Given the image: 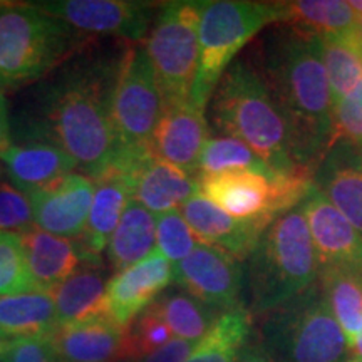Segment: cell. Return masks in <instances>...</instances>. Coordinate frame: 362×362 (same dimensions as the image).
Wrapping results in <instances>:
<instances>
[{
    "mask_svg": "<svg viewBox=\"0 0 362 362\" xmlns=\"http://www.w3.org/2000/svg\"><path fill=\"white\" fill-rule=\"evenodd\" d=\"M274 99L287 129L293 165L315 175L330 148L332 96L319 35L292 25L267 33L248 62Z\"/></svg>",
    "mask_w": 362,
    "mask_h": 362,
    "instance_id": "obj_1",
    "label": "cell"
},
{
    "mask_svg": "<svg viewBox=\"0 0 362 362\" xmlns=\"http://www.w3.org/2000/svg\"><path fill=\"white\" fill-rule=\"evenodd\" d=\"M119 61L103 57L74 59L62 67L39 96V121L25 138L57 144L81 175L98 180L119 155L111 116Z\"/></svg>",
    "mask_w": 362,
    "mask_h": 362,
    "instance_id": "obj_2",
    "label": "cell"
},
{
    "mask_svg": "<svg viewBox=\"0 0 362 362\" xmlns=\"http://www.w3.org/2000/svg\"><path fill=\"white\" fill-rule=\"evenodd\" d=\"M211 119L218 133L245 143L275 173L298 170L288 151L282 116L248 61H233L221 76L211 103Z\"/></svg>",
    "mask_w": 362,
    "mask_h": 362,
    "instance_id": "obj_3",
    "label": "cell"
},
{
    "mask_svg": "<svg viewBox=\"0 0 362 362\" xmlns=\"http://www.w3.org/2000/svg\"><path fill=\"white\" fill-rule=\"evenodd\" d=\"M247 262L255 315L277 309L314 285L319 279V262L302 208L272 221Z\"/></svg>",
    "mask_w": 362,
    "mask_h": 362,
    "instance_id": "obj_4",
    "label": "cell"
},
{
    "mask_svg": "<svg viewBox=\"0 0 362 362\" xmlns=\"http://www.w3.org/2000/svg\"><path fill=\"white\" fill-rule=\"evenodd\" d=\"M88 40L37 4L0 2V90L44 78Z\"/></svg>",
    "mask_w": 362,
    "mask_h": 362,
    "instance_id": "obj_5",
    "label": "cell"
},
{
    "mask_svg": "<svg viewBox=\"0 0 362 362\" xmlns=\"http://www.w3.org/2000/svg\"><path fill=\"white\" fill-rule=\"evenodd\" d=\"M259 346L274 362H347L351 354L317 282L264 314Z\"/></svg>",
    "mask_w": 362,
    "mask_h": 362,
    "instance_id": "obj_6",
    "label": "cell"
},
{
    "mask_svg": "<svg viewBox=\"0 0 362 362\" xmlns=\"http://www.w3.org/2000/svg\"><path fill=\"white\" fill-rule=\"evenodd\" d=\"M284 4L215 0L203 4L198 27V69L189 103L205 111L221 76L237 54L264 27L284 22Z\"/></svg>",
    "mask_w": 362,
    "mask_h": 362,
    "instance_id": "obj_7",
    "label": "cell"
},
{
    "mask_svg": "<svg viewBox=\"0 0 362 362\" xmlns=\"http://www.w3.org/2000/svg\"><path fill=\"white\" fill-rule=\"evenodd\" d=\"M205 2H168L144 44L166 107L189 103L198 69V27Z\"/></svg>",
    "mask_w": 362,
    "mask_h": 362,
    "instance_id": "obj_8",
    "label": "cell"
},
{
    "mask_svg": "<svg viewBox=\"0 0 362 362\" xmlns=\"http://www.w3.org/2000/svg\"><path fill=\"white\" fill-rule=\"evenodd\" d=\"M163 112L165 103L146 47L136 45L121 57L112 90L111 116L119 155L151 153Z\"/></svg>",
    "mask_w": 362,
    "mask_h": 362,
    "instance_id": "obj_9",
    "label": "cell"
},
{
    "mask_svg": "<svg viewBox=\"0 0 362 362\" xmlns=\"http://www.w3.org/2000/svg\"><path fill=\"white\" fill-rule=\"evenodd\" d=\"M84 35L98 34L139 42L146 35L156 4L136 0H52L35 2Z\"/></svg>",
    "mask_w": 362,
    "mask_h": 362,
    "instance_id": "obj_10",
    "label": "cell"
},
{
    "mask_svg": "<svg viewBox=\"0 0 362 362\" xmlns=\"http://www.w3.org/2000/svg\"><path fill=\"white\" fill-rule=\"evenodd\" d=\"M173 282L218 312L243 305L242 262L206 243L200 242L187 259L173 265Z\"/></svg>",
    "mask_w": 362,
    "mask_h": 362,
    "instance_id": "obj_11",
    "label": "cell"
},
{
    "mask_svg": "<svg viewBox=\"0 0 362 362\" xmlns=\"http://www.w3.org/2000/svg\"><path fill=\"white\" fill-rule=\"evenodd\" d=\"M314 242L319 267L332 265L362 277V235L315 185L300 203Z\"/></svg>",
    "mask_w": 362,
    "mask_h": 362,
    "instance_id": "obj_12",
    "label": "cell"
},
{
    "mask_svg": "<svg viewBox=\"0 0 362 362\" xmlns=\"http://www.w3.org/2000/svg\"><path fill=\"white\" fill-rule=\"evenodd\" d=\"M94 181L81 173H69L56 183L27 194L34 225L62 238L83 235L93 203Z\"/></svg>",
    "mask_w": 362,
    "mask_h": 362,
    "instance_id": "obj_13",
    "label": "cell"
},
{
    "mask_svg": "<svg viewBox=\"0 0 362 362\" xmlns=\"http://www.w3.org/2000/svg\"><path fill=\"white\" fill-rule=\"evenodd\" d=\"M274 176L259 171H228L198 176L200 194L225 214L238 220H262L270 225L279 218L275 210Z\"/></svg>",
    "mask_w": 362,
    "mask_h": 362,
    "instance_id": "obj_14",
    "label": "cell"
},
{
    "mask_svg": "<svg viewBox=\"0 0 362 362\" xmlns=\"http://www.w3.org/2000/svg\"><path fill=\"white\" fill-rule=\"evenodd\" d=\"M173 280V265L161 252H151L146 259L119 272L107 282L110 317L121 327L153 304Z\"/></svg>",
    "mask_w": 362,
    "mask_h": 362,
    "instance_id": "obj_15",
    "label": "cell"
},
{
    "mask_svg": "<svg viewBox=\"0 0 362 362\" xmlns=\"http://www.w3.org/2000/svg\"><path fill=\"white\" fill-rule=\"evenodd\" d=\"M210 139L205 111L192 103L166 107L153 134L151 153L198 180V163L203 148Z\"/></svg>",
    "mask_w": 362,
    "mask_h": 362,
    "instance_id": "obj_16",
    "label": "cell"
},
{
    "mask_svg": "<svg viewBox=\"0 0 362 362\" xmlns=\"http://www.w3.org/2000/svg\"><path fill=\"white\" fill-rule=\"evenodd\" d=\"M180 211L202 243L223 250L240 262L248 259L269 226L262 220L233 218L200 193L183 203Z\"/></svg>",
    "mask_w": 362,
    "mask_h": 362,
    "instance_id": "obj_17",
    "label": "cell"
},
{
    "mask_svg": "<svg viewBox=\"0 0 362 362\" xmlns=\"http://www.w3.org/2000/svg\"><path fill=\"white\" fill-rule=\"evenodd\" d=\"M119 170L128 176L133 200L156 216L180 210L183 203L200 193L197 178L153 155Z\"/></svg>",
    "mask_w": 362,
    "mask_h": 362,
    "instance_id": "obj_18",
    "label": "cell"
},
{
    "mask_svg": "<svg viewBox=\"0 0 362 362\" xmlns=\"http://www.w3.org/2000/svg\"><path fill=\"white\" fill-rule=\"evenodd\" d=\"M74 168V161L57 144L39 138L11 143L0 155V171L24 194L56 183Z\"/></svg>",
    "mask_w": 362,
    "mask_h": 362,
    "instance_id": "obj_19",
    "label": "cell"
},
{
    "mask_svg": "<svg viewBox=\"0 0 362 362\" xmlns=\"http://www.w3.org/2000/svg\"><path fill=\"white\" fill-rule=\"evenodd\" d=\"M314 185L362 235V148L332 144L315 171Z\"/></svg>",
    "mask_w": 362,
    "mask_h": 362,
    "instance_id": "obj_20",
    "label": "cell"
},
{
    "mask_svg": "<svg viewBox=\"0 0 362 362\" xmlns=\"http://www.w3.org/2000/svg\"><path fill=\"white\" fill-rule=\"evenodd\" d=\"M133 200L128 176L116 166H111L94 180L93 203L88 223L78 245L84 262H99V255L107 248L128 203Z\"/></svg>",
    "mask_w": 362,
    "mask_h": 362,
    "instance_id": "obj_21",
    "label": "cell"
},
{
    "mask_svg": "<svg viewBox=\"0 0 362 362\" xmlns=\"http://www.w3.org/2000/svg\"><path fill=\"white\" fill-rule=\"evenodd\" d=\"M124 329L111 317L57 325L51 342L59 362H117L123 356Z\"/></svg>",
    "mask_w": 362,
    "mask_h": 362,
    "instance_id": "obj_22",
    "label": "cell"
},
{
    "mask_svg": "<svg viewBox=\"0 0 362 362\" xmlns=\"http://www.w3.org/2000/svg\"><path fill=\"white\" fill-rule=\"evenodd\" d=\"M21 237L27 270L37 292L51 293L83 265L81 248L69 238L42 232L37 226Z\"/></svg>",
    "mask_w": 362,
    "mask_h": 362,
    "instance_id": "obj_23",
    "label": "cell"
},
{
    "mask_svg": "<svg viewBox=\"0 0 362 362\" xmlns=\"http://www.w3.org/2000/svg\"><path fill=\"white\" fill-rule=\"evenodd\" d=\"M51 293L56 305L57 325L110 317L107 282L99 262H83V267Z\"/></svg>",
    "mask_w": 362,
    "mask_h": 362,
    "instance_id": "obj_24",
    "label": "cell"
},
{
    "mask_svg": "<svg viewBox=\"0 0 362 362\" xmlns=\"http://www.w3.org/2000/svg\"><path fill=\"white\" fill-rule=\"evenodd\" d=\"M56 327L52 293L27 292L0 297V342L44 336Z\"/></svg>",
    "mask_w": 362,
    "mask_h": 362,
    "instance_id": "obj_25",
    "label": "cell"
},
{
    "mask_svg": "<svg viewBox=\"0 0 362 362\" xmlns=\"http://www.w3.org/2000/svg\"><path fill=\"white\" fill-rule=\"evenodd\" d=\"M156 245V216L138 202L126 206L115 233L107 243V260L116 274L146 259Z\"/></svg>",
    "mask_w": 362,
    "mask_h": 362,
    "instance_id": "obj_26",
    "label": "cell"
},
{
    "mask_svg": "<svg viewBox=\"0 0 362 362\" xmlns=\"http://www.w3.org/2000/svg\"><path fill=\"white\" fill-rule=\"evenodd\" d=\"M319 39L334 106L362 83V29Z\"/></svg>",
    "mask_w": 362,
    "mask_h": 362,
    "instance_id": "obj_27",
    "label": "cell"
},
{
    "mask_svg": "<svg viewBox=\"0 0 362 362\" xmlns=\"http://www.w3.org/2000/svg\"><path fill=\"white\" fill-rule=\"evenodd\" d=\"M319 285L341 325L347 347L362 330V277L341 267H319Z\"/></svg>",
    "mask_w": 362,
    "mask_h": 362,
    "instance_id": "obj_28",
    "label": "cell"
},
{
    "mask_svg": "<svg viewBox=\"0 0 362 362\" xmlns=\"http://www.w3.org/2000/svg\"><path fill=\"white\" fill-rule=\"evenodd\" d=\"M250 332L252 314L245 307L238 305L221 312L185 362H237Z\"/></svg>",
    "mask_w": 362,
    "mask_h": 362,
    "instance_id": "obj_29",
    "label": "cell"
},
{
    "mask_svg": "<svg viewBox=\"0 0 362 362\" xmlns=\"http://www.w3.org/2000/svg\"><path fill=\"white\" fill-rule=\"evenodd\" d=\"M284 24L315 35L341 34L362 29L361 16L352 8L351 2L298 0V2H284Z\"/></svg>",
    "mask_w": 362,
    "mask_h": 362,
    "instance_id": "obj_30",
    "label": "cell"
},
{
    "mask_svg": "<svg viewBox=\"0 0 362 362\" xmlns=\"http://www.w3.org/2000/svg\"><path fill=\"white\" fill-rule=\"evenodd\" d=\"M158 314L175 337L198 344L206 336L221 312L185 291L166 292L153 302Z\"/></svg>",
    "mask_w": 362,
    "mask_h": 362,
    "instance_id": "obj_31",
    "label": "cell"
},
{
    "mask_svg": "<svg viewBox=\"0 0 362 362\" xmlns=\"http://www.w3.org/2000/svg\"><path fill=\"white\" fill-rule=\"evenodd\" d=\"M243 170L259 171V173L272 171L245 143L230 136L208 139L202 151L200 163H198V176Z\"/></svg>",
    "mask_w": 362,
    "mask_h": 362,
    "instance_id": "obj_32",
    "label": "cell"
},
{
    "mask_svg": "<svg viewBox=\"0 0 362 362\" xmlns=\"http://www.w3.org/2000/svg\"><path fill=\"white\" fill-rule=\"evenodd\" d=\"M173 339V334L161 319L153 304L134 317L124 329L123 356L121 359L136 362L165 346Z\"/></svg>",
    "mask_w": 362,
    "mask_h": 362,
    "instance_id": "obj_33",
    "label": "cell"
},
{
    "mask_svg": "<svg viewBox=\"0 0 362 362\" xmlns=\"http://www.w3.org/2000/svg\"><path fill=\"white\" fill-rule=\"evenodd\" d=\"M37 292L27 270L19 233L0 232V297Z\"/></svg>",
    "mask_w": 362,
    "mask_h": 362,
    "instance_id": "obj_34",
    "label": "cell"
},
{
    "mask_svg": "<svg viewBox=\"0 0 362 362\" xmlns=\"http://www.w3.org/2000/svg\"><path fill=\"white\" fill-rule=\"evenodd\" d=\"M198 243L200 240L192 232L180 210L156 216V250L161 252L171 265L187 259Z\"/></svg>",
    "mask_w": 362,
    "mask_h": 362,
    "instance_id": "obj_35",
    "label": "cell"
},
{
    "mask_svg": "<svg viewBox=\"0 0 362 362\" xmlns=\"http://www.w3.org/2000/svg\"><path fill=\"white\" fill-rule=\"evenodd\" d=\"M336 143L362 148V83L334 104L330 146Z\"/></svg>",
    "mask_w": 362,
    "mask_h": 362,
    "instance_id": "obj_36",
    "label": "cell"
},
{
    "mask_svg": "<svg viewBox=\"0 0 362 362\" xmlns=\"http://www.w3.org/2000/svg\"><path fill=\"white\" fill-rule=\"evenodd\" d=\"M34 228L33 206L24 193L0 181V232L24 235Z\"/></svg>",
    "mask_w": 362,
    "mask_h": 362,
    "instance_id": "obj_37",
    "label": "cell"
},
{
    "mask_svg": "<svg viewBox=\"0 0 362 362\" xmlns=\"http://www.w3.org/2000/svg\"><path fill=\"white\" fill-rule=\"evenodd\" d=\"M4 362H59L51 342V332L2 342Z\"/></svg>",
    "mask_w": 362,
    "mask_h": 362,
    "instance_id": "obj_38",
    "label": "cell"
},
{
    "mask_svg": "<svg viewBox=\"0 0 362 362\" xmlns=\"http://www.w3.org/2000/svg\"><path fill=\"white\" fill-rule=\"evenodd\" d=\"M194 346L197 344L173 337L170 342H166L165 346L153 352V354L143 357V359L136 362H185L193 352Z\"/></svg>",
    "mask_w": 362,
    "mask_h": 362,
    "instance_id": "obj_39",
    "label": "cell"
},
{
    "mask_svg": "<svg viewBox=\"0 0 362 362\" xmlns=\"http://www.w3.org/2000/svg\"><path fill=\"white\" fill-rule=\"evenodd\" d=\"M11 121H8V110L4 93L0 90V155L11 146Z\"/></svg>",
    "mask_w": 362,
    "mask_h": 362,
    "instance_id": "obj_40",
    "label": "cell"
},
{
    "mask_svg": "<svg viewBox=\"0 0 362 362\" xmlns=\"http://www.w3.org/2000/svg\"><path fill=\"white\" fill-rule=\"evenodd\" d=\"M237 362H274L269 356L262 351L259 344L248 342L242 351H240Z\"/></svg>",
    "mask_w": 362,
    "mask_h": 362,
    "instance_id": "obj_41",
    "label": "cell"
},
{
    "mask_svg": "<svg viewBox=\"0 0 362 362\" xmlns=\"http://www.w3.org/2000/svg\"><path fill=\"white\" fill-rule=\"evenodd\" d=\"M349 352L352 356H354L352 359H357V361L362 362V330L359 332V336L356 337V341H354V344H352Z\"/></svg>",
    "mask_w": 362,
    "mask_h": 362,
    "instance_id": "obj_42",
    "label": "cell"
},
{
    "mask_svg": "<svg viewBox=\"0 0 362 362\" xmlns=\"http://www.w3.org/2000/svg\"><path fill=\"white\" fill-rule=\"evenodd\" d=\"M351 6H352V8H354L357 13H359L361 22H362V2H351Z\"/></svg>",
    "mask_w": 362,
    "mask_h": 362,
    "instance_id": "obj_43",
    "label": "cell"
},
{
    "mask_svg": "<svg viewBox=\"0 0 362 362\" xmlns=\"http://www.w3.org/2000/svg\"><path fill=\"white\" fill-rule=\"evenodd\" d=\"M0 362H4V349H2V342H0Z\"/></svg>",
    "mask_w": 362,
    "mask_h": 362,
    "instance_id": "obj_44",
    "label": "cell"
},
{
    "mask_svg": "<svg viewBox=\"0 0 362 362\" xmlns=\"http://www.w3.org/2000/svg\"><path fill=\"white\" fill-rule=\"evenodd\" d=\"M347 362H361V361H357V359H349Z\"/></svg>",
    "mask_w": 362,
    "mask_h": 362,
    "instance_id": "obj_45",
    "label": "cell"
}]
</instances>
